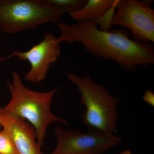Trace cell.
<instances>
[{
	"label": "cell",
	"instance_id": "6da1fadb",
	"mask_svg": "<svg viewBox=\"0 0 154 154\" xmlns=\"http://www.w3.org/2000/svg\"><path fill=\"white\" fill-rule=\"evenodd\" d=\"M56 25L60 31L57 38L60 44L79 42L91 55L114 61L127 70L134 71L138 66L154 63L153 45L131 39L126 30L102 31L92 20L70 25L61 22Z\"/></svg>",
	"mask_w": 154,
	"mask_h": 154
},
{
	"label": "cell",
	"instance_id": "7a4b0ae2",
	"mask_svg": "<svg viewBox=\"0 0 154 154\" xmlns=\"http://www.w3.org/2000/svg\"><path fill=\"white\" fill-rule=\"evenodd\" d=\"M12 82L7 81L11 93V100L3 108L9 113L29 122L35 129L37 143L42 147L50 125L56 122L69 125L51 110V101L58 88L46 92L32 91L24 85L19 73L12 71Z\"/></svg>",
	"mask_w": 154,
	"mask_h": 154
},
{
	"label": "cell",
	"instance_id": "3957f363",
	"mask_svg": "<svg viewBox=\"0 0 154 154\" xmlns=\"http://www.w3.org/2000/svg\"><path fill=\"white\" fill-rule=\"evenodd\" d=\"M65 75L77 86L81 102L86 107V111L82 115L84 125L92 132L113 134L116 129L119 98L112 96L89 75L81 77L73 73Z\"/></svg>",
	"mask_w": 154,
	"mask_h": 154
},
{
	"label": "cell",
	"instance_id": "277c9868",
	"mask_svg": "<svg viewBox=\"0 0 154 154\" xmlns=\"http://www.w3.org/2000/svg\"><path fill=\"white\" fill-rule=\"evenodd\" d=\"M66 13L45 0H0V31L15 34L47 23L56 25Z\"/></svg>",
	"mask_w": 154,
	"mask_h": 154
},
{
	"label": "cell",
	"instance_id": "5b68a950",
	"mask_svg": "<svg viewBox=\"0 0 154 154\" xmlns=\"http://www.w3.org/2000/svg\"><path fill=\"white\" fill-rule=\"evenodd\" d=\"M54 134L57 144L50 154H103L122 140L113 134L65 130L60 125Z\"/></svg>",
	"mask_w": 154,
	"mask_h": 154
},
{
	"label": "cell",
	"instance_id": "8992f818",
	"mask_svg": "<svg viewBox=\"0 0 154 154\" xmlns=\"http://www.w3.org/2000/svg\"><path fill=\"white\" fill-rule=\"evenodd\" d=\"M112 25L130 30L135 40L143 43L154 42V9L145 1L119 0Z\"/></svg>",
	"mask_w": 154,
	"mask_h": 154
},
{
	"label": "cell",
	"instance_id": "52a82bcc",
	"mask_svg": "<svg viewBox=\"0 0 154 154\" xmlns=\"http://www.w3.org/2000/svg\"><path fill=\"white\" fill-rule=\"evenodd\" d=\"M61 54L60 45L53 33L48 32L43 40L34 45L27 51H15L2 60L16 57L21 60L28 61L30 65L29 71L25 74L27 82L37 84L44 81L47 77L50 68L57 60Z\"/></svg>",
	"mask_w": 154,
	"mask_h": 154
},
{
	"label": "cell",
	"instance_id": "ba28073f",
	"mask_svg": "<svg viewBox=\"0 0 154 154\" xmlns=\"http://www.w3.org/2000/svg\"><path fill=\"white\" fill-rule=\"evenodd\" d=\"M0 122L3 130L14 141L19 154H42L33 126L23 119L0 107Z\"/></svg>",
	"mask_w": 154,
	"mask_h": 154
},
{
	"label": "cell",
	"instance_id": "9c48e42d",
	"mask_svg": "<svg viewBox=\"0 0 154 154\" xmlns=\"http://www.w3.org/2000/svg\"><path fill=\"white\" fill-rule=\"evenodd\" d=\"M116 0H88L87 4L79 11L69 13L75 21L94 20L100 17L110 8Z\"/></svg>",
	"mask_w": 154,
	"mask_h": 154
},
{
	"label": "cell",
	"instance_id": "30bf717a",
	"mask_svg": "<svg viewBox=\"0 0 154 154\" xmlns=\"http://www.w3.org/2000/svg\"><path fill=\"white\" fill-rule=\"evenodd\" d=\"M50 5L63 9L67 12L79 11L87 4L88 0H45Z\"/></svg>",
	"mask_w": 154,
	"mask_h": 154
},
{
	"label": "cell",
	"instance_id": "8fae6325",
	"mask_svg": "<svg viewBox=\"0 0 154 154\" xmlns=\"http://www.w3.org/2000/svg\"><path fill=\"white\" fill-rule=\"evenodd\" d=\"M119 1V0H116L115 3L104 14L93 20L96 25H100L99 30L107 31L112 28V19L115 14Z\"/></svg>",
	"mask_w": 154,
	"mask_h": 154
},
{
	"label": "cell",
	"instance_id": "7c38bea8",
	"mask_svg": "<svg viewBox=\"0 0 154 154\" xmlns=\"http://www.w3.org/2000/svg\"><path fill=\"white\" fill-rule=\"evenodd\" d=\"M0 154H19L11 137L4 130L0 132Z\"/></svg>",
	"mask_w": 154,
	"mask_h": 154
},
{
	"label": "cell",
	"instance_id": "4fadbf2b",
	"mask_svg": "<svg viewBox=\"0 0 154 154\" xmlns=\"http://www.w3.org/2000/svg\"><path fill=\"white\" fill-rule=\"evenodd\" d=\"M144 101L152 106H154V94L151 91H146L143 97Z\"/></svg>",
	"mask_w": 154,
	"mask_h": 154
},
{
	"label": "cell",
	"instance_id": "5bb4252c",
	"mask_svg": "<svg viewBox=\"0 0 154 154\" xmlns=\"http://www.w3.org/2000/svg\"><path fill=\"white\" fill-rule=\"evenodd\" d=\"M132 153L130 151L128 150H125L124 151L120 153L119 154H131Z\"/></svg>",
	"mask_w": 154,
	"mask_h": 154
},
{
	"label": "cell",
	"instance_id": "9a60e30c",
	"mask_svg": "<svg viewBox=\"0 0 154 154\" xmlns=\"http://www.w3.org/2000/svg\"><path fill=\"white\" fill-rule=\"evenodd\" d=\"M3 57H2V51H1V48H0V66H1V62L2 61Z\"/></svg>",
	"mask_w": 154,
	"mask_h": 154
},
{
	"label": "cell",
	"instance_id": "2e32d148",
	"mask_svg": "<svg viewBox=\"0 0 154 154\" xmlns=\"http://www.w3.org/2000/svg\"><path fill=\"white\" fill-rule=\"evenodd\" d=\"M1 127H2V125H1V122H0V128H1ZM1 132V131H0Z\"/></svg>",
	"mask_w": 154,
	"mask_h": 154
}]
</instances>
